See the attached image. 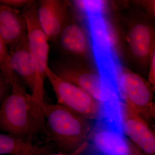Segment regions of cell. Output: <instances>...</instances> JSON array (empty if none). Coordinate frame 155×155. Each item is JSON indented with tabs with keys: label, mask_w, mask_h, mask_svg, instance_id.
<instances>
[{
	"label": "cell",
	"mask_w": 155,
	"mask_h": 155,
	"mask_svg": "<svg viewBox=\"0 0 155 155\" xmlns=\"http://www.w3.org/2000/svg\"><path fill=\"white\" fill-rule=\"evenodd\" d=\"M123 133L147 155H155V130L138 114L122 102L120 105Z\"/></svg>",
	"instance_id": "obj_7"
},
{
	"label": "cell",
	"mask_w": 155,
	"mask_h": 155,
	"mask_svg": "<svg viewBox=\"0 0 155 155\" xmlns=\"http://www.w3.org/2000/svg\"><path fill=\"white\" fill-rule=\"evenodd\" d=\"M150 114L152 120L155 121V101H153L150 107Z\"/></svg>",
	"instance_id": "obj_20"
},
{
	"label": "cell",
	"mask_w": 155,
	"mask_h": 155,
	"mask_svg": "<svg viewBox=\"0 0 155 155\" xmlns=\"http://www.w3.org/2000/svg\"><path fill=\"white\" fill-rule=\"evenodd\" d=\"M118 86L122 102L150 125L152 120L150 107L154 92L149 82L139 74L123 67L118 76Z\"/></svg>",
	"instance_id": "obj_6"
},
{
	"label": "cell",
	"mask_w": 155,
	"mask_h": 155,
	"mask_svg": "<svg viewBox=\"0 0 155 155\" xmlns=\"http://www.w3.org/2000/svg\"><path fill=\"white\" fill-rule=\"evenodd\" d=\"M12 91V85L6 80L3 72L0 70V107Z\"/></svg>",
	"instance_id": "obj_17"
},
{
	"label": "cell",
	"mask_w": 155,
	"mask_h": 155,
	"mask_svg": "<svg viewBox=\"0 0 155 155\" xmlns=\"http://www.w3.org/2000/svg\"><path fill=\"white\" fill-rule=\"evenodd\" d=\"M61 48L67 52L85 57L91 46L87 30L75 22H67L58 36Z\"/></svg>",
	"instance_id": "obj_13"
},
{
	"label": "cell",
	"mask_w": 155,
	"mask_h": 155,
	"mask_svg": "<svg viewBox=\"0 0 155 155\" xmlns=\"http://www.w3.org/2000/svg\"><path fill=\"white\" fill-rule=\"evenodd\" d=\"M52 151L50 146L38 145L10 134H0V155H46Z\"/></svg>",
	"instance_id": "obj_14"
},
{
	"label": "cell",
	"mask_w": 155,
	"mask_h": 155,
	"mask_svg": "<svg viewBox=\"0 0 155 155\" xmlns=\"http://www.w3.org/2000/svg\"><path fill=\"white\" fill-rule=\"evenodd\" d=\"M46 72L58 104L89 120L97 121L102 118L104 106L97 100L83 89L61 78L49 67Z\"/></svg>",
	"instance_id": "obj_4"
},
{
	"label": "cell",
	"mask_w": 155,
	"mask_h": 155,
	"mask_svg": "<svg viewBox=\"0 0 155 155\" xmlns=\"http://www.w3.org/2000/svg\"><path fill=\"white\" fill-rule=\"evenodd\" d=\"M34 1L28 0H0V5L11 8L19 10L20 8L27 7Z\"/></svg>",
	"instance_id": "obj_18"
},
{
	"label": "cell",
	"mask_w": 155,
	"mask_h": 155,
	"mask_svg": "<svg viewBox=\"0 0 155 155\" xmlns=\"http://www.w3.org/2000/svg\"><path fill=\"white\" fill-rule=\"evenodd\" d=\"M40 105L45 118V134L60 153L80 154L86 148L93 127L90 120L59 104Z\"/></svg>",
	"instance_id": "obj_2"
},
{
	"label": "cell",
	"mask_w": 155,
	"mask_h": 155,
	"mask_svg": "<svg viewBox=\"0 0 155 155\" xmlns=\"http://www.w3.org/2000/svg\"><path fill=\"white\" fill-rule=\"evenodd\" d=\"M110 118L103 117L94 125L88 140L97 154L147 155Z\"/></svg>",
	"instance_id": "obj_5"
},
{
	"label": "cell",
	"mask_w": 155,
	"mask_h": 155,
	"mask_svg": "<svg viewBox=\"0 0 155 155\" xmlns=\"http://www.w3.org/2000/svg\"><path fill=\"white\" fill-rule=\"evenodd\" d=\"M10 57V51L0 35V70L3 72L6 80L11 85L23 84L20 78L11 68Z\"/></svg>",
	"instance_id": "obj_15"
},
{
	"label": "cell",
	"mask_w": 155,
	"mask_h": 155,
	"mask_svg": "<svg viewBox=\"0 0 155 155\" xmlns=\"http://www.w3.org/2000/svg\"><path fill=\"white\" fill-rule=\"evenodd\" d=\"M46 155H81L80 154L77 153H72V154H68V153H51L49 154Z\"/></svg>",
	"instance_id": "obj_21"
},
{
	"label": "cell",
	"mask_w": 155,
	"mask_h": 155,
	"mask_svg": "<svg viewBox=\"0 0 155 155\" xmlns=\"http://www.w3.org/2000/svg\"><path fill=\"white\" fill-rule=\"evenodd\" d=\"M150 65L148 82L150 84L153 91L155 92V48L151 57Z\"/></svg>",
	"instance_id": "obj_19"
},
{
	"label": "cell",
	"mask_w": 155,
	"mask_h": 155,
	"mask_svg": "<svg viewBox=\"0 0 155 155\" xmlns=\"http://www.w3.org/2000/svg\"><path fill=\"white\" fill-rule=\"evenodd\" d=\"M76 8L84 16L104 15L105 11L106 2L104 1H73Z\"/></svg>",
	"instance_id": "obj_16"
},
{
	"label": "cell",
	"mask_w": 155,
	"mask_h": 155,
	"mask_svg": "<svg viewBox=\"0 0 155 155\" xmlns=\"http://www.w3.org/2000/svg\"><path fill=\"white\" fill-rule=\"evenodd\" d=\"M54 72L64 80L83 89L103 106L116 105L98 73L65 66L58 67Z\"/></svg>",
	"instance_id": "obj_8"
},
{
	"label": "cell",
	"mask_w": 155,
	"mask_h": 155,
	"mask_svg": "<svg viewBox=\"0 0 155 155\" xmlns=\"http://www.w3.org/2000/svg\"><path fill=\"white\" fill-rule=\"evenodd\" d=\"M68 6L66 1L41 0L39 2L38 18L48 40L57 39L67 23Z\"/></svg>",
	"instance_id": "obj_9"
},
{
	"label": "cell",
	"mask_w": 155,
	"mask_h": 155,
	"mask_svg": "<svg viewBox=\"0 0 155 155\" xmlns=\"http://www.w3.org/2000/svg\"><path fill=\"white\" fill-rule=\"evenodd\" d=\"M132 55L143 66L150 64L155 48V28L149 23L140 21L132 26L127 35Z\"/></svg>",
	"instance_id": "obj_10"
},
{
	"label": "cell",
	"mask_w": 155,
	"mask_h": 155,
	"mask_svg": "<svg viewBox=\"0 0 155 155\" xmlns=\"http://www.w3.org/2000/svg\"><path fill=\"white\" fill-rule=\"evenodd\" d=\"M10 53L11 68L33 92L36 77V66L28 45L27 35L21 40Z\"/></svg>",
	"instance_id": "obj_12"
},
{
	"label": "cell",
	"mask_w": 155,
	"mask_h": 155,
	"mask_svg": "<svg viewBox=\"0 0 155 155\" xmlns=\"http://www.w3.org/2000/svg\"><path fill=\"white\" fill-rule=\"evenodd\" d=\"M27 33L26 20L19 10L0 5V35L10 52Z\"/></svg>",
	"instance_id": "obj_11"
},
{
	"label": "cell",
	"mask_w": 155,
	"mask_h": 155,
	"mask_svg": "<svg viewBox=\"0 0 155 155\" xmlns=\"http://www.w3.org/2000/svg\"><path fill=\"white\" fill-rule=\"evenodd\" d=\"M154 5H153V8H154V13L155 14V1L153 2Z\"/></svg>",
	"instance_id": "obj_22"
},
{
	"label": "cell",
	"mask_w": 155,
	"mask_h": 155,
	"mask_svg": "<svg viewBox=\"0 0 155 155\" xmlns=\"http://www.w3.org/2000/svg\"><path fill=\"white\" fill-rule=\"evenodd\" d=\"M0 130L31 143L45 134L44 113L23 84L12 85L11 94L0 107Z\"/></svg>",
	"instance_id": "obj_1"
},
{
	"label": "cell",
	"mask_w": 155,
	"mask_h": 155,
	"mask_svg": "<svg viewBox=\"0 0 155 155\" xmlns=\"http://www.w3.org/2000/svg\"><path fill=\"white\" fill-rule=\"evenodd\" d=\"M37 6L34 2L24 8L22 15L26 20L29 48L36 66V77L32 97L39 104L45 103L44 81L48 67V39L41 27L37 17Z\"/></svg>",
	"instance_id": "obj_3"
}]
</instances>
